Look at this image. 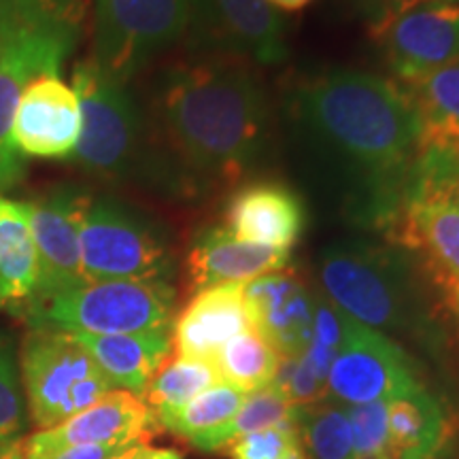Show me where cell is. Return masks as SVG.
<instances>
[{
    "label": "cell",
    "instance_id": "8",
    "mask_svg": "<svg viewBox=\"0 0 459 459\" xmlns=\"http://www.w3.org/2000/svg\"><path fill=\"white\" fill-rule=\"evenodd\" d=\"M22 387L39 429H51L90 409L113 385L71 332L30 325L22 342Z\"/></svg>",
    "mask_w": 459,
    "mask_h": 459
},
{
    "label": "cell",
    "instance_id": "38",
    "mask_svg": "<svg viewBox=\"0 0 459 459\" xmlns=\"http://www.w3.org/2000/svg\"><path fill=\"white\" fill-rule=\"evenodd\" d=\"M0 459H26L24 440H9V443H0Z\"/></svg>",
    "mask_w": 459,
    "mask_h": 459
},
{
    "label": "cell",
    "instance_id": "3",
    "mask_svg": "<svg viewBox=\"0 0 459 459\" xmlns=\"http://www.w3.org/2000/svg\"><path fill=\"white\" fill-rule=\"evenodd\" d=\"M73 90L83 117L82 136L71 156L79 170L164 196H192V183L172 162L152 115L143 111L128 83L107 74L88 57L74 66Z\"/></svg>",
    "mask_w": 459,
    "mask_h": 459
},
{
    "label": "cell",
    "instance_id": "21",
    "mask_svg": "<svg viewBox=\"0 0 459 459\" xmlns=\"http://www.w3.org/2000/svg\"><path fill=\"white\" fill-rule=\"evenodd\" d=\"M451 443L445 406L426 387L387 402L383 459H443Z\"/></svg>",
    "mask_w": 459,
    "mask_h": 459
},
{
    "label": "cell",
    "instance_id": "16",
    "mask_svg": "<svg viewBox=\"0 0 459 459\" xmlns=\"http://www.w3.org/2000/svg\"><path fill=\"white\" fill-rule=\"evenodd\" d=\"M156 423L141 395L113 389L60 426L34 432L24 440V455H43L79 445H145L156 432Z\"/></svg>",
    "mask_w": 459,
    "mask_h": 459
},
{
    "label": "cell",
    "instance_id": "34",
    "mask_svg": "<svg viewBox=\"0 0 459 459\" xmlns=\"http://www.w3.org/2000/svg\"><path fill=\"white\" fill-rule=\"evenodd\" d=\"M273 385L277 387L294 406L315 404V402L328 398L325 383L315 375L311 366L304 361L300 353L281 355Z\"/></svg>",
    "mask_w": 459,
    "mask_h": 459
},
{
    "label": "cell",
    "instance_id": "14",
    "mask_svg": "<svg viewBox=\"0 0 459 459\" xmlns=\"http://www.w3.org/2000/svg\"><path fill=\"white\" fill-rule=\"evenodd\" d=\"M370 34L398 82H409L459 62V4H415Z\"/></svg>",
    "mask_w": 459,
    "mask_h": 459
},
{
    "label": "cell",
    "instance_id": "12",
    "mask_svg": "<svg viewBox=\"0 0 459 459\" xmlns=\"http://www.w3.org/2000/svg\"><path fill=\"white\" fill-rule=\"evenodd\" d=\"M186 41L194 54L277 66L287 57L285 26L266 0H196Z\"/></svg>",
    "mask_w": 459,
    "mask_h": 459
},
{
    "label": "cell",
    "instance_id": "17",
    "mask_svg": "<svg viewBox=\"0 0 459 459\" xmlns=\"http://www.w3.org/2000/svg\"><path fill=\"white\" fill-rule=\"evenodd\" d=\"M254 330L281 355H298L313 334L317 298L294 271L264 274L243 285Z\"/></svg>",
    "mask_w": 459,
    "mask_h": 459
},
{
    "label": "cell",
    "instance_id": "28",
    "mask_svg": "<svg viewBox=\"0 0 459 459\" xmlns=\"http://www.w3.org/2000/svg\"><path fill=\"white\" fill-rule=\"evenodd\" d=\"M296 428L307 459H353V434L349 406L324 398L298 406Z\"/></svg>",
    "mask_w": 459,
    "mask_h": 459
},
{
    "label": "cell",
    "instance_id": "36",
    "mask_svg": "<svg viewBox=\"0 0 459 459\" xmlns=\"http://www.w3.org/2000/svg\"><path fill=\"white\" fill-rule=\"evenodd\" d=\"M134 445H79V446H65L43 455H24L26 459H111Z\"/></svg>",
    "mask_w": 459,
    "mask_h": 459
},
{
    "label": "cell",
    "instance_id": "33",
    "mask_svg": "<svg viewBox=\"0 0 459 459\" xmlns=\"http://www.w3.org/2000/svg\"><path fill=\"white\" fill-rule=\"evenodd\" d=\"M353 459H383L387 440V402L349 406Z\"/></svg>",
    "mask_w": 459,
    "mask_h": 459
},
{
    "label": "cell",
    "instance_id": "10",
    "mask_svg": "<svg viewBox=\"0 0 459 459\" xmlns=\"http://www.w3.org/2000/svg\"><path fill=\"white\" fill-rule=\"evenodd\" d=\"M196 0H94L91 60L128 83L186 39Z\"/></svg>",
    "mask_w": 459,
    "mask_h": 459
},
{
    "label": "cell",
    "instance_id": "26",
    "mask_svg": "<svg viewBox=\"0 0 459 459\" xmlns=\"http://www.w3.org/2000/svg\"><path fill=\"white\" fill-rule=\"evenodd\" d=\"M221 378L213 361L187 358L166 359L164 366L153 375L141 398L152 409L158 423L179 412L204 389L213 387Z\"/></svg>",
    "mask_w": 459,
    "mask_h": 459
},
{
    "label": "cell",
    "instance_id": "35",
    "mask_svg": "<svg viewBox=\"0 0 459 459\" xmlns=\"http://www.w3.org/2000/svg\"><path fill=\"white\" fill-rule=\"evenodd\" d=\"M344 3H347L349 11H353L368 26V30L404 11V0H344Z\"/></svg>",
    "mask_w": 459,
    "mask_h": 459
},
{
    "label": "cell",
    "instance_id": "13",
    "mask_svg": "<svg viewBox=\"0 0 459 459\" xmlns=\"http://www.w3.org/2000/svg\"><path fill=\"white\" fill-rule=\"evenodd\" d=\"M90 200L85 187L57 186L24 203L39 255V287L28 304L88 283L82 264V223Z\"/></svg>",
    "mask_w": 459,
    "mask_h": 459
},
{
    "label": "cell",
    "instance_id": "5",
    "mask_svg": "<svg viewBox=\"0 0 459 459\" xmlns=\"http://www.w3.org/2000/svg\"><path fill=\"white\" fill-rule=\"evenodd\" d=\"M317 273L330 302L361 325L389 336L421 324L409 255L392 245L341 240L321 251Z\"/></svg>",
    "mask_w": 459,
    "mask_h": 459
},
{
    "label": "cell",
    "instance_id": "42",
    "mask_svg": "<svg viewBox=\"0 0 459 459\" xmlns=\"http://www.w3.org/2000/svg\"><path fill=\"white\" fill-rule=\"evenodd\" d=\"M136 446L139 445H134V446H130V449H126L124 453H119V455H115V457H111V459H134V453H136Z\"/></svg>",
    "mask_w": 459,
    "mask_h": 459
},
{
    "label": "cell",
    "instance_id": "31",
    "mask_svg": "<svg viewBox=\"0 0 459 459\" xmlns=\"http://www.w3.org/2000/svg\"><path fill=\"white\" fill-rule=\"evenodd\" d=\"M342 334L344 313L338 311L330 300H317L311 341H308L307 349H304L300 355L324 383L328 381L330 368L332 364H334L338 349H341Z\"/></svg>",
    "mask_w": 459,
    "mask_h": 459
},
{
    "label": "cell",
    "instance_id": "27",
    "mask_svg": "<svg viewBox=\"0 0 459 459\" xmlns=\"http://www.w3.org/2000/svg\"><path fill=\"white\" fill-rule=\"evenodd\" d=\"M279 359L281 353L260 332L247 330L223 344L213 364L223 383L251 394L271 385L277 375Z\"/></svg>",
    "mask_w": 459,
    "mask_h": 459
},
{
    "label": "cell",
    "instance_id": "29",
    "mask_svg": "<svg viewBox=\"0 0 459 459\" xmlns=\"http://www.w3.org/2000/svg\"><path fill=\"white\" fill-rule=\"evenodd\" d=\"M26 421L24 387L17 372L15 344L0 328V443L22 440Z\"/></svg>",
    "mask_w": 459,
    "mask_h": 459
},
{
    "label": "cell",
    "instance_id": "23",
    "mask_svg": "<svg viewBox=\"0 0 459 459\" xmlns=\"http://www.w3.org/2000/svg\"><path fill=\"white\" fill-rule=\"evenodd\" d=\"M39 287V255L24 203L0 196V308H26Z\"/></svg>",
    "mask_w": 459,
    "mask_h": 459
},
{
    "label": "cell",
    "instance_id": "19",
    "mask_svg": "<svg viewBox=\"0 0 459 459\" xmlns=\"http://www.w3.org/2000/svg\"><path fill=\"white\" fill-rule=\"evenodd\" d=\"M290 251L234 238L223 226L203 228L187 251V273L194 290L245 285L264 274L283 271Z\"/></svg>",
    "mask_w": 459,
    "mask_h": 459
},
{
    "label": "cell",
    "instance_id": "6",
    "mask_svg": "<svg viewBox=\"0 0 459 459\" xmlns=\"http://www.w3.org/2000/svg\"><path fill=\"white\" fill-rule=\"evenodd\" d=\"M383 237L443 290L459 283V149L419 147L409 186Z\"/></svg>",
    "mask_w": 459,
    "mask_h": 459
},
{
    "label": "cell",
    "instance_id": "2",
    "mask_svg": "<svg viewBox=\"0 0 459 459\" xmlns=\"http://www.w3.org/2000/svg\"><path fill=\"white\" fill-rule=\"evenodd\" d=\"M152 122L172 162L196 187L238 181L255 170L273 141V108L254 68L204 57L164 71Z\"/></svg>",
    "mask_w": 459,
    "mask_h": 459
},
{
    "label": "cell",
    "instance_id": "32",
    "mask_svg": "<svg viewBox=\"0 0 459 459\" xmlns=\"http://www.w3.org/2000/svg\"><path fill=\"white\" fill-rule=\"evenodd\" d=\"M226 449L232 459H307L296 423L238 436Z\"/></svg>",
    "mask_w": 459,
    "mask_h": 459
},
{
    "label": "cell",
    "instance_id": "22",
    "mask_svg": "<svg viewBox=\"0 0 459 459\" xmlns=\"http://www.w3.org/2000/svg\"><path fill=\"white\" fill-rule=\"evenodd\" d=\"M115 389L143 395L170 355V332L145 334H73Z\"/></svg>",
    "mask_w": 459,
    "mask_h": 459
},
{
    "label": "cell",
    "instance_id": "9",
    "mask_svg": "<svg viewBox=\"0 0 459 459\" xmlns=\"http://www.w3.org/2000/svg\"><path fill=\"white\" fill-rule=\"evenodd\" d=\"M88 281H166L175 273L169 234L156 220L115 196H91L82 223Z\"/></svg>",
    "mask_w": 459,
    "mask_h": 459
},
{
    "label": "cell",
    "instance_id": "24",
    "mask_svg": "<svg viewBox=\"0 0 459 459\" xmlns=\"http://www.w3.org/2000/svg\"><path fill=\"white\" fill-rule=\"evenodd\" d=\"M398 83L417 111L419 147L459 149V62Z\"/></svg>",
    "mask_w": 459,
    "mask_h": 459
},
{
    "label": "cell",
    "instance_id": "15",
    "mask_svg": "<svg viewBox=\"0 0 459 459\" xmlns=\"http://www.w3.org/2000/svg\"><path fill=\"white\" fill-rule=\"evenodd\" d=\"M82 105L77 91L60 74H41L17 100L11 141L24 158L66 160L82 136Z\"/></svg>",
    "mask_w": 459,
    "mask_h": 459
},
{
    "label": "cell",
    "instance_id": "11",
    "mask_svg": "<svg viewBox=\"0 0 459 459\" xmlns=\"http://www.w3.org/2000/svg\"><path fill=\"white\" fill-rule=\"evenodd\" d=\"M423 387L415 361L394 338L344 315L341 349L325 389L344 406L389 402Z\"/></svg>",
    "mask_w": 459,
    "mask_h": 459
},
{
    "label": "cell",
    "instance_id": "40",
    "mask_svg": "<svg viewBox=\"0 0 459 459\" xmlns=\"http://www.w3.org/2000/svg\"><path fill=\"white\" fill-rule=\"evenodd\" d=\"M445 294H446V300H449L451 311L455 313V317L459 321V283L449 287V290H445Z\"/></svg>",
    "mask_w": 459,
    "mask_h": 459
},
{
    "label": "cell",
    "instance_id": "39",
    "mask_svg": "<svg viewBox=\"0 0 459 459\" xmlns=\"http://www.w3.org/2000/svg\"><path fill=\"white\" fill-rule=\"evenodd\" d=\"M273 9L285 11V13H294V11H302L304 7L315 3V0H266Z\"/></svg>",
    "mask_w": 459,
    "mask_h": 459
},
{
    "label": "cell",
    "instance_id": "18",
    "mask_svg": "<svg viewBox=\"0 0 459 459\" xmlns=\"http://www.w3.org/2000/svg\"><path fill=\"white\" fill-rule=\"evenodd\" d=\"M223 228L234 238L290 251L307 230V206L285 183L251 181L228 200Z\"/></svg>",
    "mask_w": 459,
    "mask_h": 459
},
{
    "label": "cell",
    "instance_id": "41",
    "mask_svg": "<svg viewBox=\"0 0 459 459\" xmlns=\"http://www.w3.org/2000/svg\"><path fill=\"white\" fill-rule=\"evenodd\" d=\"M423 3H443V4H459V0H404V9L415 7V4Z\"/></svg>",
    "mask_w": 459,
    "mask_h": 459
},
{
    "label": "cell",
    "instance_id": "37",
    "mask_svg": "<svg viewBox=\"0 0 459 459\" xmlns=\"http://www.w3.org/2000/svg\"><path fill=\"white\" fill-rule=\"evenodd\" d=\"M134 459H181V455L172 449H153V446L139 445L136 446Z\"/></svg>",
    "mask_w": 459,
    "mask_h": 459
},
{
    "label": "cell",
    "instance_id": "25",
    "mask_svg": "<svg viewBox=\"0 0 459 459\" xmlns=\"http://www.w3.org/2000/svg\"><path fill=\"white\" fill-rule=\"evenodd\" d=\"M245 395L240 389L220 381L187 402L179 412L164 419L160 426L186 438L200 451H221L234 440V417Z\"/></svg>",
    "mask_w": 459,
    "mask_h": 459
},
{
    "label": "cell",
    "instance_id": "7",
    "mask_svg": "<svg viewBox=\"0 0 459 459\" xmlns=\"http://www.w3.org/2000/svg\"><path fill=\"white\" fill-rule=\"evenodd\" d=\"M30 325L71 334L170 332L175 290L166 281H88L24 308Z\"/></svg>",
    "mask_w": 459,
    "mask_h": 459
},
{
    "label": "cell",
    "instance_id": "20",
    "mask_svg": "<svg viewBox=\"0 0 459 459\" xmlns=\"http://www.w3.org/2000/svg\"><path fill=\"white\" fill-rule=\"evenodd\" d=\"M254 330L243 285L200 290L183 308L172 328L177 358L213 361L234 336Z\"/></svg>",
    "mask_w": 459,
    "mask_h": 459
},
{
    "label": "cell",
    "instance_id": "30",
    "mask_svg": "<svg viewBox=\"0 0 459 459\" xmlns=\"http://www.w3.org/2000/svg\"><path fill=\"white\" fill-rule=\"evenodd\" d=\"M298 406L291 404L277 387L266 385L247 394L243 404L234 417V438L260 429L296 423Z\"/></svg>",
    "mask_w": 459,
    "mask_h": 459
},
{
    "label": "cell",
    "instance_id": "4",
    "mask_svg": "<svg viewBox=\"0 0 459 459\" xmlns=\"http://www.w3.org/2000/svg\"><path fill=\"white\" fill-rule=\"evenodd\" d=\"M83 0H0V194L15 187L26 158L13 147L17 100L41 74H60L77 48Z\"/></svg>",
    "mask_w": 459,
    "mask_h": 459
},
{
    "label": "cell",
    "instance_id": "1",
    "mask_svg": "<svg viewBox=\"0 0 459 459\" xmlns=\"http://www.w3.org/2000/svg\"><path fill=\"white\" fill-rule=\"evenodd\" d=\"M290 147L307 183L344 221L385 232L409 186L421 126L398 82L330 68L287 91Z\"/></svg>",
    "mask_w": 459,
    "mask_h": 459
}]
</instances>
